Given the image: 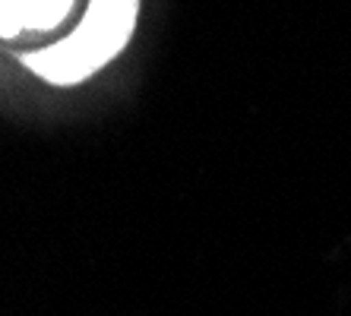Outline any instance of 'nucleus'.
Returning <instances> with one entry per match:
<instances>
[{
    "label": "nucleus",
    "instance_id": "nucleus-2",
    "mask_svg": "<svg viewBox=\"0 0 351 316\" xmlns=\"http://www.w3.org/2000/svg\"><path fill=\"white\" fill-rule=\"evenodd\" d=\"M76 0H0V38L54 32L70 19Z\"/></svg>",
    "mask_w": 351,
    "mask_h": 316
},
{
    "label": "nucleus",
    "instance_id": "nucleus-1",
    "mask_svg": "<svg viewBox=\"0 0 351 316\" xmlns=\"http://www.w3.org/2000/svg\"><path fill=\"white\" fill-rule=\"evenodd\" d=\"M143 0H89L73 32L48 48L25 51L19 64L54 89H73L111 66L130 48Z\"/></svg>",
    "mask_w": 351,
    "mask_h": 316
}]
</instances>
